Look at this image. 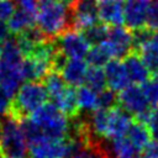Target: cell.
<instances>
[{"label":"cell","mask_w":158,"mask_h":158,"mask_svg":"<svg viewBox=\"0 0 158 158\" xmlns=\"http://www.w3.org/2000/svg\"><path fill=\"white\" fill-rule=\"evenodd\" d=\"M1 136H2V123H1V118H0V141H1Z\"/></svg>","instance_id":"cell-40"},{"label":"cell","mask_w":158,"mask_h":158,"mask_svg":"<svg viewBox=\"0 0 158 158\" xmlns=\"http://www.w3.org/2000/svg\"><path fill=\"white\" fill-rule=\"evenodd\" d=\"M118 106L133 116L135 120L146 122L152 112L151 104L139 85L132 84L118 93Z\"/></svg>","instance_id":"cell-6"},{"label":"cell","mask_w":158,"mask_h":158,"mask_svg":"<svg viewBox=\"0 0 158 158\" xmlns=\"http://www.w3.org/2000/svg\"><path fill=\"white\" fill-rule=\"evenodd\" d=\"M47 98L48 93L43 83L33 80L26 81L15 94L9 115L21 121L22 118L32 115L42 105H44Z\"/></svg>","instance_id":"cell-3"},{"label":"cell","mask_w":158,"mask_h":158,"mask_svg":"<svg viewBox=\"0 0 158 158\" xmlns=\"http://www.w3.org/2000/svg\"><path fill=\"white\" fill-rule=\"evenodd\" d=\"M137 52L139 53L142 60L144 62L149 72L152 74H157L158 73V43L152 40L149 43L143 46Z\"/></svg>","instance_id":"cell-24"},{"label":"cell","mask_w":158,"mask_h":158,"mask_svg":"<svg viewBox=\"0 0 158 158\" xmlns=\"http://www.w3.org/2000/svg\"><path fill=\"white\" fill-rule=\"evenodd\" d=\"M25 56L15 38L11 37L1 44L0 54V90L14 99L25 80L22 63Z\"/></svg>","instance_id":"cell-1"},{"label":"cell","mask_w":158,"mask_h":158,"mask_svg":"<svg viewBox=\"0 0 158 158\" xmlns=\"http://www.w3.org/2000/svg\"><path fill=\"white\" fill-rule=\"evenodd\" d=\"M143 154L146 158H158V139H153L144 149Z\"/></svg>","instance_id":"cell-36"},{"label":"cell","mask_w":158,"mask_h":158,"mask_svg":"<svg viewBox=\"0 0 158 158\" xmlns=\"http://www.w3.org/2000/svg\"><path fill=\"white\" fill-rule=\"evenodd\" d=\"M0 54H1V44H0Z\"/></svg>","instance_id":"cell-41"},{"label":"cell","mask_w":158,"mask_h":158,"mask_svg":"<svg viewBox=\"0 0 158 158\" xmlns=\"http://www.w3.org/2000/svg\"><path fill=\"white\" fill-rule=\"evenodd\" d=\"M11 102H12V98H10L7 94L0 90V117L9 115L11 109Z\"/></svg>","instance_id":"cell-34"},{"label":"cell","mask_w":158,"mask_h":158,"mask_svg":"<svg viewBox=\"0 0 158 158\" xmlns=\"http://www.w3.org/2000/svg\"><path fill=\"white\" fill-rule=\"evenodd\" d=\"M77 98H78V105L80 111L93 112L98 109V93L90 89L89 86L86 85L78 86Z\"/></svg>","instance_id":"cell-22"},{"label":"cell","mask_w":158,"mask_h":158,"mask_svg":"<svg viewBox=\"0 0 158 158\" xmlns=\"http://www.w3.org/2000/svg\"><path fill=\"white\" fill-rule=\"evenodd\" d=\"M123 64L131 83L139 85V84H144L151 78V72L142 60L137 51H131L123 58Z\"/></svg>","instance_id":"cell-12"},{"label":"cell","mask_w":158,"mask_h":158,"mask_svg":"<svg viewBox=\"0 0 158 158\" xmlns=\"http://www.w3.org/2000/svg\"><path fill=\"white\" fill-rule=\"evenodd\" d=\"M106 43L110 48L112 58H125L133 49L132 31L123 26H112L109 30V37Z\"/></svg>","instance_id":"cell-9"},{"label":"cell","mask_w":158,"mask_h":158,"mask_svg":"<svg viewBox=\"0 0 158 158\" xmlns=\"http://www.w3.org/2000/svg\"><path fill=\"white\" fill-rule=\"evenodd\" d=\"M111 58H112V54H111L110 48L106 42H104L101 44L93 46L90 48L89 53L86 54V62L91 67H98V68L106 65L111 60Z\"/></svg>","instance_id":"cell-20"},{"label":"cell","mask_w":158,"mask_h":158,"mask_svg":"<svg viewBox=\"0 0 158 158\" xmlns=\"http://www.w3.org/2000/svg\"><path fill=\"white\" fill-rule=\"evenodd\" d=\"M42 2H53V1H62V2H64V4H69L72 0H41Z\"/></svg>","instance_id":"cell-38"},{"label":"cell","mask_w":158,"mask_h":158,"mask_svg":"<svg viewBox=\"0 0 158 158\" xmlns=\"http://www.w3.org/2000/svg\"><path fill=\"white\" fill-rule=\"evenodd\" d=\"M153 0H125V25L130 30H137L147 25V16Z\"/></svg>","instance_id":"cell-10"},{"label":"cell","mask_w":158,"mask_h":158,"mask_svg":"<svg viewBox=\"0 0 158 158\" xmlns=\"http://www.w3.org/2000/svg\"><path fill=\"white\" fill-rule=\"evenodd\" d=\"M149 104L158 107V73L152 74V77L142 86Z\"/></svg>","instance_id":"cell-30"},{"label":"cell","mask_w":158,"mask_h":158,"mask_svg":"<svg viewBox=\"0 0 158 158\" xmlns=\"http://www.w3.org/2000/svg\"><path fill=\"white\" fill-rule=\"evenodd\" d=\"M111 152L107 151L100 141H98L81 148L72 158H111Z\"/></svg>","instance_id":"cell-27"},{"label":"cell","mask_w":158,"mask_h":158,"mask_svg":"<svg viewBox=\"0 0 158 158\" xmlns=\"http://www.w3.org/2000/svg\"><path fill=\"white\" fill-rule=\"evenodd\" d=\"M36 22L48 40H56L68 30H72L68 5L62 1L42 2Z\"/></svg>","instance_id":"cell-2"},{"label":"cell","mask_w":158,"mask_h":158,"mask_svg":"<svg viewBox=\"0 0 158 158\" xmlns=\"http://www.w3.org/2000/svg\"><path fill=\"white\" fill-rule=\"evenodd\" d=\"M1 118V117H0ZM2 136L0 141V148L5 158H25L28 143L21 128L19 120L11 115H6L1 118Z\"/></svg>","instance_id":"cell-5"},{"label":"cell","mask_w":158,"mask_h":158,"mask_svg":"<svg viewBox=\"0 0 158 158\" xmlns=\"http://www.w3.org/2000/svg\"><path fill=\"white\" fill-rule=\"evenodd\" d=\"M133 121H135L133 116L128 114L126 110H123L121 106L110 109L106 138H110L112 141L116 138L126 137Z\"/></svg>","instance_id":"cell-11"},{"label":"cell","mask_w":158,"mask_h":158,"mask_svg":"<svg viewBox=\"0 0 158 158\" xmlns=\"http://www.w3.org/2000/svg\"><path fill=\"white\" fill-rule=\"evenodd\" d=\"M153 35H154V31H152L147 26L133 30L132 31V37H133V49L132 51H139L143 46L149 43L153 38Z\"/></svg>","instance_id":"cell-29"},{"label":"cell","mask_w":158,"mask_h":158,"mask_svg":"<svg viewBox=\"0 0 158 158\" xmlns=\"http://www.w3.org/2000/svg\"><path fill=\"white\" fill-rule=\"evenodd\" d=\"M109 30L110 27L102 22H96L86 28H84L80 33L84 36V38L86 40V42L89 44L96 46V44H101L104 42H106L107 37H109Z\"/></svg>","instance_id":"cell-21"},{"label":"cell","mask_w":158,"mask_h":158,"mask_svg":"<svg viewBox=\"0 0 158 158\" xmlns=\"http://www.w3.org/2000/svg\"><path fill=\"white\" fill-rule=\"evenodd\" d=\"M31 118L51 139H67L72 135V122L53 102H46L36 110Z\"/></svg>","instance_id":"cell-4"},{"label":"cell","mask_w":158,"mask_h":158,"mask_svg":"<svg viewBox=\"0 0 158 158\" xmlns=\"http://www.w3.org/2000/svg\"><path fill=\"white\" fill-rule=\"evenodd\" d=\"M99 20L112 26H122L125 23L123 4L121 0H99Z\"/></svg>","instance_id":"cell-13"},{"label":"cell","mask_w":158,"mask_h":158,"mask_svg":"<svg viewBox=\"0 0 158 158\" xmlns=\"http://www.w3.org/2000/svg\"><path fill=\"white\" fill-rule=\"evenodd\" d=\"M10 38H11V32H10L9 26H7V22L0 21V44L5 43Z\"/></svg>","instance_id":"cell-37"},{"label":"cell","mask_w":158,"mask_h":158,"mask_svg":"<svg viewBox=\"0 0 158 158\" xmlns=\"http://www.w3.org/2000/svg\"><path fill=\"white\" fill-rule=\"evenodd\" d=\"M110 152L115 158H146L142 151L136 148L127 137L112 139Z\"/></svg>","instance_id":"cell-19"},{"label":"cell","mask_w":158,"mask_h":158,"mask_svg":"<svg viewBox=\"0 0 158 158\" xmlns=\"http://www.w3.org/2000/svg\"><path fill=\"white\" fill-rule=\"evenodd\" d=\"M56 43L58 49L70 59H83L90 51V44L84 36L73 28L56 38Z\"/></svg>","instance_id":"cell-8"},{"label":"cell","mask_w":158,"mask_h":158,"mask_svg":"<svg viewBox=\"0 0 158 158\" xmlns=\"http://www.w3.org/2000/svg\"><path fill=\"white\" fill-rule=\"evenodd\" d=\"M35 22H36V16L16 9L15 12L12 14V16L9 19L7 26L10 28L11 35L17 36V35L25 32L26 30L33 27Z\"/></svg>","instance_id":"cell-18"},{"label":"cell","mask_w":158,"mask_h":158,"mask_svg":"<svg viewBox=\"0 0 158 158\" xmlns=\"http://www.w3.org/2000/svg\"><path fill=\"white\" fill-rule=\"evenodd\" d=\"M88 62L84 59H68L60 74L70 86H81L88 73Z\"/></svg>","instance_id":"cell-15"},{"label":"cell","mask_w":158,"mask_h":158,"mask_svg":"<svg viewBox=\"0 0 158 158\" xmlns=\"http://www.w3.org/2000/svg\"><path fill=\"white\" fill-rule=\"evenodd\" d=\"M147 125L149 127L152 137L154 139H158V107L156 110H152V112L149 115V118L147 121Z\"/></svg>","instance_id":"cell-35"},{"label":"cell","mask_w":158,"mask_h":158,"mask_svg":"<svg viewBox=\"0 0 158 158\" xmlns=\"http://www.w3.org/2000/svg\"><path fill=\"white\" fill-rule=\"evenodd\" d=\"M104 72L106 75L107 85L114 91H122L128 86L130 78L123 62H121L120 59H111L105 65Z\"/></svg>","instance_id":"cell-14"},{"label":"cell","mask_w":158,"mask_h":158,"mask_svg":"<svg viewBox=\"0 0 158 158\" xmlns=\"http://www.w3.org/2000/svg\"><path fill=\"white\" fill-rule=\"evenodd\" d=\"M127 139L139 151H144L152 142V133L146 122L135 120L126 135Z\"/></svg>","instance_id":"cell-17"},{"label":"cell","mask_w":158,"mask_h":158,"mask_svg":"<svg viewBox=\"0 0 158 158\" xmlns=\"http://www.w3.org/2000/svg\"><path fill=\"white\" fill-rule=\"evenodd\" d=\"M147 27L152 31L158 32V0H153L147 16Z\"/></svg>","instance_id":"cell-32"},{"label":"cell","mask_w":158,"mask_h":158,"mask_svg":"<svg viewBox=\"0 0 158 158\" xmlns=\"http://www.w3.org/2000/svg\"><path fill=\"white\" fill-rule=\"evenodd\" d=\"M15 2L12 0H0V21L7 22L15 12Z\"/></svg>","instance_id":"cell-33"},{"label":"cell","mask_w":158,"mask_h":158,"mask_svg":"<svg viewBox=\"0 0 158 158\" xmlns=\"http://www.w3.org/2000/svg\"><path fill=\"white\" fill-rule=\"evenodd\" d=\"M43 84L47 89L48 96L54 100L56 98H58L69 85L67 84V81L64 80L63 75L58 72H51L44 79H43Z\"/></svg>","instance_id":"cell-23"},{"label":"cell","mask_w":158,"mask_h":158,"mask_svg":"<svg viewBox=\"0 0 158 158\" xmlns=\"http://www.w3.org/2000/svg\"><path fill=\"white\" fill-rule=\"evenodd\" d=\"M52 102L70 120H74L79 117L80 110L78 105V98H77V90L74 86H68L58 98L52 100Z\"/></svg>","instance_id":"cell-16"},{"label":"cell","mask_w":158,"mask_h":158,"mask_svg":"<svg viewBox=\"0 0 158 158\" xmlns=\"http://www.w3.org/2000/svg\"><path fill=\"white\" fill-rule=\"evenodd\" d=\"M118 106V94L112 89H104L102 91L98 93V109H114Z\"/></svg>","instance_id":"cell-28"},{"label":"cell","mask_w":158,"mask_h":158,"mask_svg":"<svg viewBox=\"0 0 158 158\" xmlns=\"http://www.w3.org/2000/svg\"><path fill=\"white\" fill-rule=\"evenodd\" d=\"M153 41H156L157 43H158V32H154V35H153V38H152Z\"/></svg>","instance_id":"cell-39"},{"label":"cell","mask_w":158,"mask_h":158,"mask_svg":"<svg viewBox=\"0 0 158 158\" xmlns=\"http://www.w3.org/2000/svg\"><path fill=\"white\" fill-rule=\"evenodd\" d=\"M99 0H72L68 4L72 28L81 32L84 28L99 22Z\"/></svg>","instance_id":"cell-7"},{"label":"cell","mask_w":158,"mask_h":158,"mask_svg":"<svg viewBox=\"0 0 158 158\" xmlns=\"http://www.w3.org/2000/svg\"><path fill=\"white\" fill-rule=\"evenodd\" d=\"M40 1L41 0H14L16 7L19 10H22L27 14H31V15L36 16V17H37L38 10L41 7Z\"/></svg>","instance_id":"cell-31"},{"label":"cell","mask_w":158,"mask_h":158,"mask_svg":"<svg viewBox=\"0 0 158 158\" xmlns=\"http://www.w3.org/2000/svg\"><path fill=\"white\" fill-rule=\"evenodd\" d=\"M21 123V128H22V132L25 135V138L30 144H33L43 138H46V136L43 135V131L41 130V127L31 118V117H26V118H22L20 121Z\"/></svg>","instance_id":"cell-26"},{"label":"cell","mask_w":158,"mask_h":158,"mask_svg":"<svg viewBox=\"0 0 158 158\" xmlns=\"http://www.w3.org/2000/svg\"><path fill=\"white\" fill-rule=\"evenodd\" d=\"M85 84L86 86H89L96 93H100L104 89H106L107 81H106V75H105L104 69L98 68V67H90L86 73Z\"/></svg>","instance_id":"cell-25"}]
</instances>
